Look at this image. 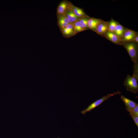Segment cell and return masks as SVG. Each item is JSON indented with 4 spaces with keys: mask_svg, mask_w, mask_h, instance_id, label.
<instances>
[{
    "mask_svg": "<svg viewBox=\"0 0 138 138\" xmlns=\"http://www.w3.org/2000/svg\"><path fill=\"white\" fill-rule=\"evenodd\" d=\"M138 64H134L133 73L132 76H127L124 79L123 85L127 90L136 94L138 91Z\"/></svg>",
    "mask_w": 138,
    "mask_h": 138,
    "instance_id": "6da1fadb",
    "label": "cell"
},
{
    "mask_svg": "<svg viewBox=\"0 0 138 138\" xmlns=\"http://www.w3.org/2000/svg\"><path fill=\"white\" fill-rule=\"evenodd\" d=\"M122 45L126 49L134 64L138 63V43L131 41L123 43Z\"/></svg>",
    "mask_w": 138,
    "mask_h": 138,
    "instance_id": "7a4b0ae2",
    "label": "cell"
},
{
    "mask_svg": "<svg viewBox=\"0 0 138 138\" xmlns=\"http://www.w3.org/2000/svg\"><path fill=\"white\" fill-rule=\"evenodd\" d=\"M121 92L119 90L112 94H109L106 96H104L101 98L91 103L85 109L82 111L81 113L83 114H85L87 112L91 111L96 107L98 106L106 100L109 98L113 96L114 95L119 94L120 95Z\"/></svg>",
    "mask_w": 138,
    "mask_h": 138,
    "instance_id": "3957f363",
    "label": "cell"
},
{
    "mask_svg": "<svg viewBox=\"0 0 138 138\" xmlns=\"http://www.w3.org/2000/svg\"><path fill=\"white\" fill-rule=\"evenodd\" d=\"M136 33L133 30L126 28L121 39L123 43L133 41Z\"/></svg>",
    "mask_w": 138,
    "mask_h": 138,
    "instance_id": "277c9868",
    "label": "cell"
},
{
    "mask_svg": "<svg viewBox=\"0 0 138 138\" xmlns=\"http://www.w3.org/2000/svg\"><path fill=\"white\" fill-rule=\"evenodd\" d=\"M104 36L108 40L116 44L122 45L123 43L121 38L113 32L108 31Z\"/></svg>",
    "mask_w": 138,
    "mask_h": 138,
    "instance_id": "5b68a950",
    "label": "cell"
},
{
    "mask_svg": "<svg viewBox=\"0 0 138 138\" xmlns=\"http://www.w3.org/2000/svg\"><path fill=\"white\" fill-rule=\"evenodd\" d=\"M109 22L102 21L98 25L95 31L98 34L104 36L108 31Z\"/></svg>",
    "mask_w": 138,
    "mask_h": 138,
    "instance_id": "8992f818",
    "label": "cell"
},
{
    "mask_svg": "<svg viewBox=\"0 0 138 138\" xmlns=\"http://www.w3.org/2000/svg\"><path fill=\"white\" fill-rule=\"evenodd\" d=\"M69 7L75 15L79 18L89 17L85 14L83 9L74 6L71 3H70Z\"/></svg>",
    "mask_w": 138,
    "mask_h": 138,
    "instance_id": "52a82bcc",
    "label": "cell"
},
{
    "mask_svg": "<svg viewBox=\"0 0 138 138\" xmlns=\"http://www.w3.org/2000/svg\"><path fill=\"white\" fill-rule=\"evenodd\" d=\"M120 98L124 103L126 109L129 112L138 105L135 102L126 98L123 95H121Z\"/></svg>",
    "mask_w": 138,
    "mask_h": 138,
    "instance_id": "ba28073f",
    "label": "cell"
},
{
    "mask_svg": "<svg viewBox=\"0 0 138 138\" xmlns=\"http://www.w3.org/2000/svg\"><path fill=\"white\" fill-rule=\"evenodd\" d=\"M102 21L101 19L89 17L87 22L88 28L95 32L97 26Z\"/></svg>",
    "mask_w": 138,
    "mask_h": 138,
    "instance_id": "9c48e42d",
    "label": "cell"
},
{
    "mask_svg": "<svg viewBox=\"0 0 138 138\" xmlns=\"http://www.w3.org/2000/svg\"><path fill=\"white\" fill-rule=\"evenodd\" d=\"M63 35L69 37L75 35V32L72 24L70 23L65 28L61 30Z\"/></svg>",
    "mask_w": 138,
    "mask_h": 138,
    "instance_id": "30bf717a",
    "label": "cell"
},
{
    "mask_svg": "<svg viewBox=\"0 0 138 138\" xmlns=\"http://www.w3.org/2000/svg\"><path fill=\"white\" fill-rule=\"evenodd\" d=\"M70 3L67 1L62 2L58 5L57 9V15L64 14L69 7Z\"/></svg>",
    "mask_w": 138,
    "mask_h": 138,
    "instance_id": "8fae6325",
    "label": "cell"
},
{
    "mask_svg": "<svg viewBox=\"0 0 138 138\" xmlns=\"http://www.w3.org/2000/svg\"><path fill=\"white\" fill-rule=\"evenodd\" d=\"M68 18L70 23H73L74 22L78 21L79 18L73 13L69 7L64 14Z\"/></svg>",
    "mask_w": 138,
    "mask_h": 138,
    "instance_id": "7c38bea8",
    "label": "cell"
},
{
    "mask_svg": "<svg viewBox=\"0 0 138 138\" xmlns=\"http://www.w3.org/2000/svg\"><path fill=\"white\" fill-rule=\"evenodd\" d=\"M126 29V28L118 22L115 27L114 33L121 39Z\"/></svg>",
    "mask_w": 138,
    "mask_h": 138,
    "instance_id": "4fadbf2b",
    "label": "cell"
},
{
    "mask_svg": "<svg viewBox=\"0 0 138 138\" xmlns=\"http://www.w3.org/2000/svg\"><path fill=\"white\" fill-rule=\"evenodd\" d=\"M72 24L76 34L79 32L86 30L78 21L74 22Z\"/></svg>",
    "mask_w": 138,
    "mask_h": 138,
    "instance_id": "5bb4252c",
    "label": "cell"
},
{
    "mask_svg": "<svg viewBox=\"0 0 138 138\" xmlns=\"http://www.w3.org/2000/svg\"><path fill=\"white\" fill-rule=\"evenodd\" d=\"M118 23V22L112 19L109 22L108 31L114 33L115 27Z\"/></svg>",
    "mask_w": 138,
    "mask_h": 138,
    "instance_id": "9a60e30c",
    "label": "cell"
},
{
    "mask_svg": "<svg viewBox=\"0 0 138 138\" xmlns=\"http://www.w3.org/2000/svg\"><path fill=\"white\" fill-rule=\"evenodd\" d=\"M89 17L79 18L78 20L82 26L86 30L89 29L88 27L87 22Z\"/></svg>",
    "mask_w": 138,
    "mask_h": 138,
    "instance_id": "2e32d148",
    "label": "cell"
},
{
    "mask_svg": "<svg viewBox=\"0 0 138 138\" xmlns=\"http://www.w3.org/2000/svg\"><path fill=\"white\" fill-rule=\"evenodd\" d=\"M58 24L61 30L66 27L68 24L66 23L63 20L57 16Z\"/></svg>",
    "mask_w": 138,
    "mask_h": 138,
    "instance_id": "e0dca14e",
    "label": "cell"
},
{
    "mask_svg": "<svg viewBox=\"0 0 138 138\" xmlns=\"http://www.w3.org/2000/svg\"><path fill=\"white\" fill-rule=\"evenodd\" d=\"M129 115L132 117L133 120L138 127V116L136 115L131 113H129Z\"/></svg>",
    "mask_w": 138,
    "mask_h": 138,
    "instance_id": "ac0fdd59",
    "label": "cell"
},
{
    "mask_svg": "<svg viewBox=\"0 0 138 138\" xmlns=\"http://www.w3.org/2000/svg\"><path fill=\"white\" fill-rule=\"evenodd\" d=\"M129 113H131L138 116V105L129 111Z\"/></svg>",
    "mask_w": 138,
    "mask_h": 138,
    "instance_id": "d6986e66",
    "label": "cell"
},
{
    "mask_svg": "<svg viewBox=\"0 0 138 138\" xmlns=\"http://www.w3.org/2000/svg\"><path fill=\"white\" fill-rule=\"evenodd\" d=\"M133 42L138 43V33H136V35L134 39Z\"/></svg>",
    "mask_w": 138,
    "mask_h": 138,
    "instance_id": "ffe728a7",
    "label": "cell"
}]
</instances>
